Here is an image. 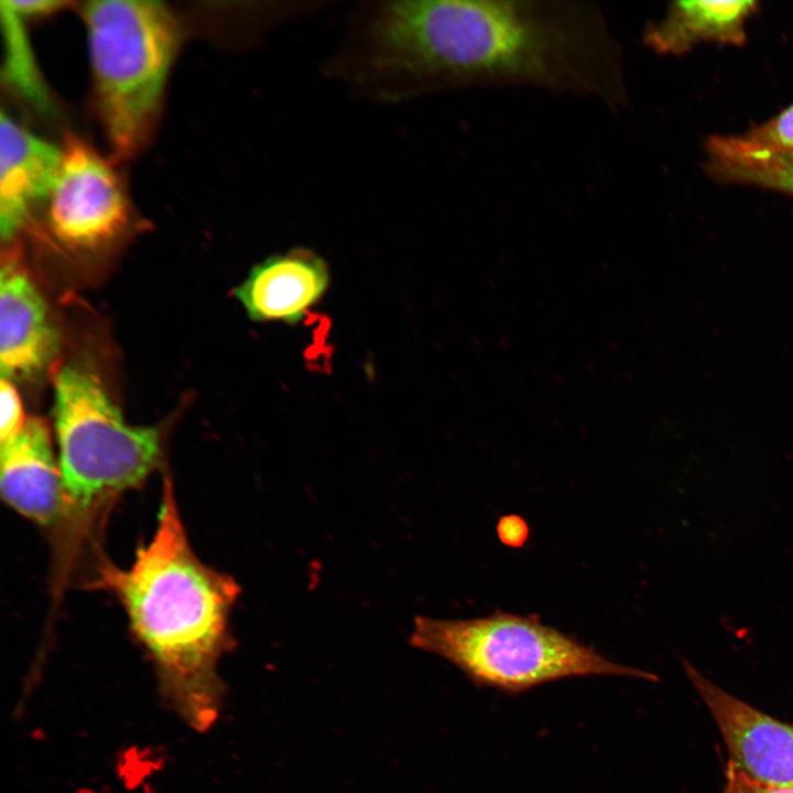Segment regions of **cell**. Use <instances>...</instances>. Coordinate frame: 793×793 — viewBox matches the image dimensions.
Segmentation results:
<instances>
[{
    "label": "cell",
    "mask_w": 793,
    "mask_h": 793,
    "mask_svg": "<svg viewBox=\"0 0 793 793\" xmlns=\"http://www.w3.org/2000/svg\"><path fill=\"white\" fill-rule=\"evenodd\" d=\"M387 65L465 84H529L624 98L618 45L596 9L566 2L398 1L373 25Z\"/></svg>",
    "instance_id": "obj_1"
},
{
    "label": "cell",
    "mask_w": 793,
    "mask_h": 793,
    "mask_svg": "<svg viewBox=\"0 0 793 793\" xmlns=\"http://www.w3.org/2000/svg\"><path fill=\"white\" fill-rule=\"evenodd\" d=\"M98 575L97 584L122 604L178 711L207 728L218 715L217 663L235 644L229 617L240 588L194 553L169 479L150 542L128 568L105 562Z\"/></svg>",
    "instance_id": "obj_2"
},
{
    "label": "cell",
    "mask_w": 793,
    "mask_h": 793,
    "mask_svg": "<svg viewBox=\"0 0 793 793\" xmlns=\"http://www.w3.org/2000/svg\"><path fill=\"white\" fill-rule=\"evenodd\" d=\"M80 12L98 118L115 154L131 159L157 123L178 21L165 3L148 0L89 1Z\"/></svg>",
    "instance_id": "obj_3"
},
{
    "label": "cell",
    "mask_w": 793,
    "mask_h": 793,
    "mask_svg": "<svg viewBox=\"0 0 793 793\" xmlns=\"http://www.w3.org/2000/svg\"><path fill=\"white\" fill-rule=\"evenodd\" d=\"M410 643L447 660L477 687L509 695L575 676L658 678L605 658L574 636L542 623L537 615L499 609L471 619L416 617Z\"/></svg>",
    "instance_id": "obj_4"
},
{
    "label": "cell",
    "mask_w": 793,
    "mask_h": 793,
    "mask_svg": "<svg viewBox=\"0 0 793 793\" xmlns=\"http://www.w3.org/2000/svg\"><path fill=\"white\" fill-rule=\"evenodd\" d=\"M54 425L69 533L85 531L160 463L157 430L127 424L98 380L75 367L56 377Z\"/></svg>",
    "instance_id": "obj_5"
},
{
    "label": "cell",
    "mask_w": 793,
    "mask_h": 793,
    "mask_svg": "<svg viewBox=\"0 0 793 793\" xmlns=\"http://www.w3.org/2000/svg\"><path fill=\"white\" fill-rule=\"evenodd\" d=\"M47 196L46 221L53 237L72 251L101 250L121 237L130 206L113 165L88 143L68 135Z\"/></svg>",
    "instance_id": "obj_6"
},
{
    "label": "cell",
    "mask_w": 793,
    "mask_h": 793,
    "mask_svg": "<svg viewBox=\"0 0 793 793\" xmlns=\"http://www.w3.org/2000/svg\"><path fill=\"white\" fill-rule=\"evenodd\" d=\"M683 667L720 730L728 762L753 782L793 789V727L719 688L688 661Z\"/></svg>",
    "instance_id": "obj_7"
},
{
    "label": "cell",
    "mask_w": 793,
    "mask_h": 793,
    "mask_svg": "<svg viewBox=\"0 0 793 793\" xmlns=\"http://www.w3.org/2000/svg\"><path fill=\"white\" fill-rule=\"evenodd\" d=\"M0 489L4 501L29 520L47 528L64 525L59 465L42 419H26L18 434L1 442Z\"/></svg>",
    "instance_id": "obj_8"
},
{
    "label": "cell",
    "mask_w": 793,
    "mask_h": 793,
    "mask_svg": "<svg viewBox=\"0 0 793 793\" xmlns=\"http://www.w3.org/2000/svg\"><path fill=\"white\" fill-rule=\"evenodd\" d=\"M58 350V337L45 303L20 265L8 259L0 278L1 377H31L42 371Z\"/></svg>",
    "instance_id": "obj_9"
},
{
    "label": "cell",
    "mask_w": 793,
    "mask_h": 793,
    "mask_svg": "<svg viewBox=\"0 0 793 793\" xmlns=\"http://www.w3.org/2000/svg\"><path fill=\"white\" fill-rule=\"evenodd\" d=\"M328 283V269L322 258L294 250L254 265L233 293L250 319L293 325L318 302Z\"/></svg>",
    "instance_id": "obj_10"
},
{
    "label": "cell",
    "mask_w": 793,
    "mask_h": 793,
    "mask_svg": "<svg viewBox=\"0 0 793 793\" xmlns=\"http://www.w3.org/2000/svg\"><path fill=\"white\" fill-rule=\"evenodd\" d=\"M61 151L18 124L0 120V231L11 240L36 203L46 199L56 178Z\"/></svg>",
    "instance_id": "obj_11"
},
{
    "label": "cell",
    "mask_w": 793,
    "mask_h": 793,
    "mask_svg": "<svg viewBox=\"0 0 793 793\" xmlns=\"http://www.w3.org/2000/svg\"><path fill=\"white\" fill-rule=\"evenodd\" d=\"M756 1H675L648 26L644 42L660 54L681 55L699 43L740 45Z\"/></svg>",
    "instance_id": "obj_12"
},
{
    "label": "cell",
    "mask_w": 793,
    "mask_h": 793,
    "mask_svg": "<svg viewBox=\"0 0 793 793\" xmlns=\"http://www.w3.org/2000/svg\"><path fill=\"white\" fill-rule=\"evenodd\" d=\"M707 171L719 182L752 185L793 197V152L749 150L730 135L706 143Z\"/></svg>",
    "instance_id": "obj_13"
},
{
    "label": "cell",
    "mask_w": 793,
    "mask_h": 793,
    "mask_svg": "<svg viewBox=\"0 0 793 793\" xmlns=\"http://www.w3.org/2000/svg\"><path fill=\"white\" fill-rule=\"evenodd\" d=\"M4 39L3 76L19 96L40 110H50L51 99L39 74L22 19L7 1L0 2Z\"/></svg>",
    "instance_id": "obj_14"
},
{
    "label": "cell",
    "mask_w": 793,
    "mask_h": 793,
    "mask_svg": "<svg viewBox=\"0 0 793 793\" xmlns=\"http://www.w3.org/2000/svg\"><path fill=\"white\" fill-rule=\"evenodd\" d=\"M740 146L768 152H793V105L772 120L739 134L730 135Z\"/></svg>",
    "instance_id": "obj_15"
},
{
    "label": "cell",
    "mask_w": 793,
    "mask_h": 793,
    "mask_svg": "<svg viewBox=\"0 0 793 793\" xmlns=\"http://www.w3.org/2000/svg\"><path fill=\"white\" fill-rule=\"evenodd\" d=\"M0 442L18 434L25 423L20 397L12 380L1 377L0 381Z\"/></svg>",
    "instance_id": "obj_16"
},
{
    "label": "cell",
    "mask_w": 793,
    "mask_h": 793,
    "mask_svg": "<svg viewBox=\"0 0 793 793\" xmlns=\"http://www.w3.org/2000/svg\"><path fill=\"white\" fill-rule=\"evenodd\" d=\"M723 793H793V789L774 787L753 782L728 762Z\"/></svg>",
    "instance_id": "obj_17"
},
{
    "label": "cell",
    "mask_w": 793,
    "mask_h": 793,
    "mask_svg": "<svg viewBox=\"0 0 793 793\" xmlns=\"http://www.w3.org/2000/svg\"><path fill=\"white\" fill-rule=\"evenodd\" d=\"M529 533L526 521L517 514L504 515L498 521V537L507 546L521 547L526 542Z\"/></svg>",
    "instance_id": "obj_18"
},
{
    "label": "cell",
    "mask_w": 793,
    "mask_h": 793,
    "mask_svg": "<svg viewBox=\"0 0 793 793\" xmlns=\"http://www.w3.org/2000/svg\"><path fill=\"white\" fill-rule=\"evenodd\" d=\"M22 17L47 14L69 4L64 1H7Z\"/></svg>",
    "instance_id": "obj_19"
}]
</instances>
